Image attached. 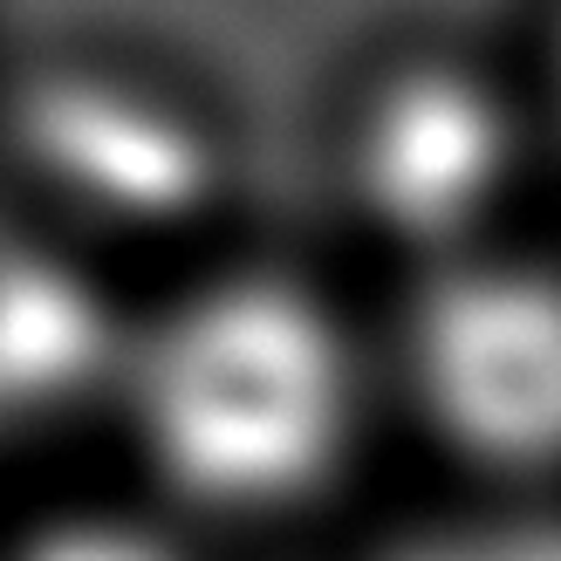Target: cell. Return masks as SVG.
Returning a JSON list of instances; mask_svg holds the SVG:
<instances>
[{"mask_svg":"<svg viewBox=\"0 0 561 561\" xmlns=\"http://www.w3.org/2000/svg\"><path fill=\"white\" fill-rule=\"evenodd\" d=\"M21 561H185V554L137 520H69L48 527Z\"/></svg>","mask_w":561,"mask_h":561,"instance_id":"8992f818","label":"cell"},{"mask_svg":"<svg viewBox=\"0 0 561 561\" xmlns=\"http://www.w3.org/2000/svg\"><path fill=\"white\" fill-rule=\"evenodd\" d=\"M117 370V329L82 274L0 254V417L55 411Z\"/></svg>","mask_w":561,"mask_h":561,"instance_id":"5b68a950","label":"cell"},{"mask_svg":"<svg viewBox=\"0 0 561 561\" xmlns=\"http://www.w3.org/2000/svg\"><path fill=\"white\" fill-rule=\"evenodd\" d=\"M507 117L472 76L417 69L370 103L356 145V179L398 233L453 240L493 206L507 179Z\"/></svg>","mask_w":561,"mask_h":561,"instance_id":"3957f363","label":"cell"},{"mask_svg":"<svg viewBox=\"0 0 561 561\" xmlns=\"http://www.w3.org/2000/svg\"><path fill=\"white\" fill-rule=\"evenodd\" d=\"M398 561H561V527L507 520V527H466V535L417 541Z\"/></svg>","mask_w":561,"mask_h":561,"instance_id":"52a82bcc","label":"cell"},{"mask_svg":"<svg viewBox=\"0 0 561 561\" xmlns=\"http://www.w3.org/2000/svg\"><path fill=\"white\" fill-rule=\"evenodd\" d=\"M27 145L69 192L110 213H179L206 192L213 151L151 90L103 76L48 82L27 96Z\"/></svg>","mask_w":561,"mask_h":561,"instance_id":"277c9868","label":"cell"},{"mask_svg":"<svg viewBox=\"0 0 561 561\" xmlns=\"http://www.w3.org/2000/svg\"><path fill=\"white\" fill-rule=\"evenodd\" d=\"M411 370L445 432L486 459H561V274L459 267L411 329Z\"/></svg>","mask_w":561,"mask_h":561,"instance_id":"7a4b0ae2","label":"cell"},{"mask_svg":"<svg viewBox=\"0 0 561 561\" xmlns=\"http://www.w3.org/2000/svg\"><path fill=\"white\" fill-rule=\"evenodd\" d=\"M130 398L151 453L206 500L316 486L350 438V356L316 301L233 280L185 301L130 350Z\"/></svg>","mask_w":561,"mask_h":561,"instance_id":"6da1fadb","label":"cell"}]
</instances>
